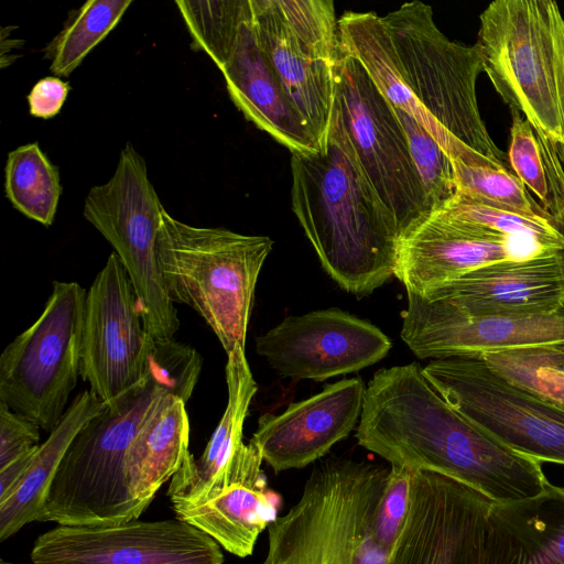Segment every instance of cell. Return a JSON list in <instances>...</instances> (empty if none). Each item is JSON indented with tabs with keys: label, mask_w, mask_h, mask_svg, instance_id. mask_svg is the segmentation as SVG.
I'll return each mask as SVG.
<instances>
[{
	"label": "cell",
	"mask_w": 564,
	"mask_h": 564,
	"mask_svg": "<svg viewBox=\"0 0 564 564\" xmlns=\"http://www.w3.org/2000/svg\"><path fill=\"white\" fill-rule=\"evenodd\" d=\"M4 192L12 206L25 217L44 226L53 224L62 194L59 172L37 142L8 153Z\"/></svg>",
	"instance_id": "28"
},
{
	"label": "cell",
	"mask_w": 564,
	"mask_h": 564,
	"mask_svg": "<svg viewBox=\"0 0 564 564\" xmlns=\"http://www.w3.org/2000/svg\"><path fill=\"white\" fill-rule=\"evenodd\" d=\"M556 228L564 235V210L563 213L553 220ZM561 253V260H562V269H563V275H564V249L560 251Z\"/></svg>",
	"instance_id": "40"
},
{
	"label": "cell",
	"mask_w": 564,
	"mask_h": 564,
	"mask_svg": "<svg viewBox=\"0 0 564 564\" xmlns=\"http://www.w3.org/2000/svg\"><path fill=\"white\" fill-rule=\"evenodd\" d=\"M421 295L470 315L553 314L564 308L561 253L545 252L523 260L494 262Z\"/></svg>",
	"instance_id": "20"
},
{
	"label": "cell",
	"mask_w": 564,
	"mask_h": 564,
	"mask_svg": "<svg viewBox=\"0 0 564 564\" xmlns=\"http://www.w3.org/2000/svg\"><path fill=\"white\" fill-rule=\"evenodd\" d=\"M39 446L0 468V502L4 501L25 475Z\"/></svg>",
	"instance_id": "38"
},
{
	"label": "cell",
	"mask_w": 564,
	"mask_h": 564,
	"mask_svg": "<svg viewBox=\"0 0 564 564\" xmlns=\"http://www.w3.org/2000/svg\"><path fill=\"white\" fill-rule=\"evenodd\" d=\"M549 365L564 372V346L549 347Z\"/></svg>",
	"instance_id": "39"
},
{
	"label": "cell",
	"mask_w": 564,
	"mask_h": 564,
	"mask_svg": "<svg viewBox=\"0 0 564 564\" xmlns=\"http://www.w3.org/2000/svg\"><path fill=\"white\" fill-rule=\"evenodd\" d=\"M220 70L230 99L246 119L291 153H307L319 148L260 48L251 12L230 59Z\"/></svg>",
	"instance_id": "22"
},
{
	"label": "cell",
	"mask_w": 564,
	"mask_h": 564,
	"mask_svg": "<svg viewBox=\"0 0 564 564\" xmlns=\"http://www.w3.org/2000/svg\"><path fill=\"white\" fill-rule=\"evenodd\" d=\"M164 210L144 159L129 142L121 150L110 180L89 189L83 210L122 262L137 294L144 328L156 339L173 338L180 328L158 261Z\"/></svg>",
	"instance_id": "8"
},
{
	"label": "cell",
	"mask_w": 564,
	"mask_h": 564,
	"mask_svg": "<svg viewBox=\"0 0 564 564\" xmlns=\"http://www.w3.org/2000/svg\"><path fill=\"white\" fill-rule=\"evenodd\" d=\"M185 402L163 394L134 436L124 463L131 496L145 508L177 473L189 454V421Z\"/></svg>",
	"instance_id": "25"
},
{
	"label": "cell",
	"mask_w": 564,
	"mask_h": 564,
	"mask_svg": "<svg viewBox=\"0 0 564 564\" xmlns=\"http://www.w3.org/2000/svg\"><path fill=\"white\" fill-rule=\"evenodd\" d=\"M392 107L404 129L411 156L424 185L433 214L456 194L452 160L416 119L405 111Z\"/></svg>",
	"instance_id": "34"
},
{
	"label": "cell",
	"mask_w": 564,
	"mask_h": 564,
	"mask_svg": "<svg viewBox=\"0 0 564 564\" xmlns=\"http://www.w3.org/2000/svg\"><path fill=\"white\" fill-rule=\"evenodd\" d=\"M356 438L391 465L447 476L494 503L525 500L550 485L542 462L467 420L415 362L373 375L366 387Z\"/></svg>",
	"instance_id": "1"
},
{
	"label": "cell",
	"mask_w": 564,
	"mask_h": 564,
	"mask_svg": "<svg viewBox=\"0 0 564 564\" xmlns=\"http://www.w3.org/2000/svg\"><path fill=\"white\" fill-rule=\"evenodd\" d=\"M334 104L357 161L402 241L430 218L432 208L392 105L364 66L341 48Z\"/></svg>",
	"instance_id": "10"
},
{
	"label": "cell",
	"mask_w": 564,
	"mask_h": 564,
	"mask_svg": "<svg viewBox=\"0 0 564 564\" xmlns=\"http://www.w3.org/2000/svg\"><path fill=\"white\" fill-rule=\"evenodd\" d=\"M106 404L90 390L78 393L61 422L39 445L32 462L12 494L0 502V541L25 524L37 521L58 466L77 433Z\"/></svg>",
	"instance_id": "26"
},
{
	"label": "cell",
	"mask_w": 564,
	"mask_h": 564,
	"mask_svg": "<svg viewBox=\"0 0 564 564\" xmlns=\"http://www.w3.org/2000/svg\"><path fill=\"white\" fill-rule=\"evenodd\" d=\"M221 546L176 518L113 525H61L35 540L33 564H223Z\"/></svg>",
	"instance_id": "14"
},
{
	"label": "cell",
	"mask_w": 564,
	"mask_h": 564,
	"mask_svg": "<svg viewBox=\"0 0 564 564\" xmlns=\"http://www.w3.org/2000/svg\"><path fill=\"white\" fill-rule=\"evenodd\" d=\"M399 70L426 119L427 132L452 161L509 169L478 108L476 83L484 72L477 44L451 41L433 20L432 8L411 1L382 17Z\"/></svg>",
	"instance_id": "4"
},
{
	"label": "cell",
	"mask_w": 564,
	"mask_h": 564,
	"mask_svg": "<svg viewBox=\"0 0 564 564\" xmlns=\"http://www.w3.org/2000/svg\"><path fill=\"white\" fill-rule=\"evenodd\" d=\"M388 474L351 458L318 464L297 502L268 527L260 564H387L372 523Z\"/></svg>",
	"instance_id": "5"
},
{
	"label": "cell",
	"mask_w": 564,
	"mask_h": 564,
	"mask_svg": "<svg viewBox=\"0 0 564 564\" xmlns=\"http://www.w3.org/2000/svg\"><path fill=\"white\" fill-rule=\"evenodd\" d=\"M249 448L202 497L172 503L178 519L198 528L227 552L247 557L260 533L276 518V496L268 488L262 456Z\"/></svg>",
	"instance_id": "21"
},
{
	"label": "cell",
	"mask_w": 564,
	"mask_h": 564,
	"mask_svg": "<svg viewBox=\"0 0 564 564\" xmlns=\"http://www.w3.org/2000/svg\"><path fill=\"white\" fill-rule=\"evenodd\" d=\"M227 356V406L202 456L194 459L189 453L172 477L167 490L172 503L188 502L203 496L249 447V443L242 441L243 423L258 387L245 348L237 345Z\"/></svg>",
	"instance_id": "24"
},
{
	"label": "cell",
	"mask_w": 564,
	"mask_h": 564,
	"mask_svg": "<svg viewBox=\"0 0 564 564\" xmlns=\"http://www.w3.org/2000/svg\"><path fill=\"white\" fill-rule=\"evenodd\" d=\"M492 503L447 476L413 471L408 516L387 564H482Z\"/></svg>",
	"instance_id": "15"
},
{
	"label": "cell",
	"mask_w": 564,
	"mask_h": 564,
	"mask_svg": "<svg viewBox=\"0 0 564 564\" xmlns=\"http://www.w3.org/2000/svg\"><path fill=\"white\" fill-rule=\"evenodd\" d=\"M291 172L293 212L327 274L357 296L394 275V221L362 172L335 104L325 143L292 153Z\"/></svg>",
	"instance_id": "3"
},
{
	"label": "cell",
	"mask_w": 564,
	"mask_h": 564,
	"mask_svg": "<svg viewBox=\"0 0 564 564\" xmlns=\"http://www.w3.org/2000/svg\"><path fill=\"white\" fill-rule=\"evenodd\" d=\"M482 564H564V488L550 484L535 497L492 503Z\"/></svg>",
	"instance_id": "23"
},
{
	"label": "cell",
	"mask_w": 564,
	"mask_h": 564,
	"mask_svg": "<svg viewBox=\"0 0 564 564\" xmlns=\"http://www.w3.org/2000/svg\"><path fill=\"white\" fill-rule=\"evenodd\" d=\"M512 112L507 160L517 177L552 219L564 210V165L555 145L521 113Z\"/></svg>",
	"instance_id": "27"
},
{
	"label": "cell",
	"mask_w": 564,
	"mask_h": 564,
	"mask_svg": "<svg viewBox=\"0 0 564 564\" xmlns=\"http://www.w3.org/2000/svg\"><path fill=\"white\" fill-rule=\"evenodd\" d=\"M40 429L0 401V468L39 446Z\"/></svg>",
	"instance_id": "36"
},
{
	"label": "cell",
	"mask_w": 564,
	"mask_h": 564,
	"mask_svg": "<svg viewBox=\"0 0 564 564\" xmlns=\"http://www.w3.org/2000/svg\"><path fill=\"white\" fill-rule=\"evenodd\" d=\"M131 0H88L68 13L62 30L44 48L50 70L68 77L118 24Z\"/></svg>",
	"instance_id": "29"
},
{
	"label": "cell",
	"mask_w": 564,
	"mask_h": 564,
	"mask_svg": "<svg viewBox=\"0 0 564 564\" xmlns=\"http://www.w3.org/2000/svg\"><path fill=\"white\" fill-rule=\"evenodd\" d=\"M462 415L511 448L564 465V406L519 389L480 358L437 359L422 368Z\"/></svg>",
	"instance_id": "12"
},
{
	"label": "cell",
	"mask_w": 564,
	"mask_h": 564,
	"mask_svg": "<svg viewBox=\"0 0 564 564\" xmlns=\"http://www.w3.org/2000/svg\"><path fill=\"white\" fill-rule=\"evenodd\" d=\"M547 251L532 240L431 215L400 241L394 276L419 294L471 270Z\"/></svg>",
	"instance_id": "19"
},
{
	"label": "cell",
	"mask_w": 564,
	"mask_h": 564,
	"mask_svg": "<svg viewBox=\"0 0 564 564\" xmlns=\"http://www.w3.org/2000/svg\"><path fill=\"white\" fill-rule=\"evenodd\" d=\"M476 44L496 91L564 163V18L557 3L496 0L480 14Z\"/></svg>",
	"instance_id": "7"
},
{
	"label": "cell",
	"mask_w": 564,
	"mask_h": 564,
	"mask_svg": "<svg viewBox=\"0 0 564 564\" xmlns=\"http://www.w3.org/2000/svg\"><path fill=\"white\" fill-rule=\"evenodd\" d=\"M452 164L456 194L491 207L550 218L511 170L468 166L459 161Z\"/></svg>",
	"instance_id": "32"
},
{
	"label": "cell",
	"mask_w": 564,
	"mask_h": 564,
	"mask_svg": "<svg viewBox=\"0 0 564 564\" xmlns=\"http://www.w3.org/2000/svg\"><path fill=\"white\" fill-rule=\"evenodd\" d=\"M413 471L402 466L391 465L376 507L372 523L373 539L382 550L389 553L408 516Z\"/></svg>",
	"instance_id": "35"
},
{
	"label": "cell",
	"mask_w": 564,
	"mask_h": 564,
	"mask_svg": "<svg viewBox=\"0 0 564 564\" xmlns=\"http://www.w3.org/2000/svg\"><path fill=\"white\" fill-rule=\"evenodd\" d=\"M194 51H203L221 69L230 59L250 15V0H176Z\"/></svg>",
	"instance_id": "30"
},
{
	"label": "cell",
	"mask_w": 564,
	"mask_h": 564,
	"mask_svg": "<svg viewBox=\"0 0 564 564\" xmlns=\"http://www.w3.org/2000/svg\"><path fill=\"white\" fill-rule=\"evenodd\" d=\"M549 347H530L480 357L512 386L564 406V372L549 365Z\"/></svg>",
	"instance_id": "33"
},
{
	"label": "cell",
	"mask_w": 564,
	"mask_h": 564,
	"mask_svg": "<svg viewBox=\"0 0 564 564\" xmlns=\"http://www.w3.org/2000/svg\"><path fill=\"white\" fill-rule=\"evenodd\" d=\"M70 86L56 76L41 78L26 96L30 113L33 117L51 119L62 109Z\"/></svg>",
	"instance_id": "37"
},
{
	"label": "cell",
	"mask_w": 564,
	"mask_h": 564,
	"mask_svg": "<svg viewBox=\"0 0 564 564\" xmlns=\"http://www.w3.org/2000/svg\"><path fill=\"white\" fill-rule=\"evenodd\" d=\"M365 391L359 377L328 384L278 415H261L250 441L275 473L303 468L358 426Z\"/></svg>",
	"instance_id": "18"
},
{
	"label": "cell",
	"mask_w": 564,
	"mask_h": 564,
	"mask_svg": "<svg viewBox=\"0 0 564 564\" xmlns=\"http://www.w3.org/2000/svg\"><path fill=\"white\" fill-rule=\"evenodd\" d=\"M401 338L421 359L480 358L489 352L564 346V308L547 315H470L406 290Z\"/></svg>",
	"instance_id": "17"
},
{
	"label": "cell",
	"mask_w": 564,
	"mask_h": 564,
	"mask_svg": "<svg viewBox=\"0 0 564 564\" xmlns=\"http://www.w3.org/2000/svg\"><path fill=\"white\" fill-rule=\"evenodd\" d=\"M260 48L318 145L326 141L340 55L332 0H250Z\"/></svg>",
	"instance_id": "11"
},
{
	"label": "cell",
	"mask_w": 564,
	"mask_h": 564,
	"mask_svg": "<svg viewBox=\"0 0 564 564\" xmlns=\"http://www.w3.org/2000/svg\"><path fill=\"white\" fill-rule=\"evenodd\" d=\"M0 564H12V563H10V562H6V561L1 560V561H0Z\"/></svg>",
	"instance_id": "41"
},
{
	"label": "cell",
	"mask_w": 564,
	"mask_h": 564,
	"mask_svg": "<svg viewBox=\"0 0 564 564\" xmlns=\"http://www.w3.org/2000/svg\"><path fill=\"white\" fill-rule=\"evenodd\" d=\"M86 293L76 282L55 281L39 318L0 356V401L47 432L82 377Z\"/></svg>",
	"instance_id": "9"
},
{
	"label": "cell",
	"mask_w": 564,
	"mask_h": 564,
	"mask_svg": "<svg viewBox=\"0 0 564 564\" xmlns=\"http://www.w3.org/2000/svg\"><path fill=\"white\" fill-rule=\"evenodd\" d=\"M153 339L127 270L112 252L86 293L82 379L111 403L145 379Z\"/></svg>",
	"instance_id": "13"
},
{
	"label": "cell",
	"mask_w": 564,
	"mask_h": 564,
	"mask_svg": "<svg viewBox=\"0 0 564 564\" xmlns=\"http://www.w3.org/2000/svg\"><path fill=\"white\" fill-rule=\"evenodd\" d=\"M389 337L339 308L285 317L256 338V351L281 377L324 381L359 371L386 357Z\"/></svg>",
	"instance_id": "16"
},
{
	"label": "cell",
	"mask_w": 564,
	"mask_h": 564,
	"mask_svg": "<svg viewBox=\"0 0 564 564\" xmlns=\"http://www.w3.org/2000/svg\"><path fill=\"white\" fill-rule=\"evenodd\" d=\"M203 359L174 338L154 339L147 377L94 416L68 446L37 521L61 525H113L147 509L129 492L128 449L156 401L166 393L189 400Z\"/></svg>",
	"instance_id": "2"
},
{
	"label": "cell",
	"mask_w": 564,
	"mask_h": 564,
	"mask_svg": "<svg viewBox=\"0 0 564 564\" xmlns=\"http://www.w3.org/2000/svg\"><path fill=\"white\" fill-rule=\"evenodd\" d=\"M432 215L488 231L529 239L547 251L564 249V235L552 219L491 207L459 194H455Z\"/></svg>",
	"instance_id": "31"
},
{
	"label": "cell",
	"mask_w": 564,
	"mask_h": 564,
	"mask_svg": "<svg viewBox=\"0 0 564 564\" xmlns=\"http://www.w3.org/2000/svg\"><path fill=\"white\" fill-rule=\"evenodd\" d=\"M272 247L267 236L195 227L162 214L156 250L167 295L202 316L227 355L246 346L256 284Z\"/></svg>",
	"instance_id": "6"
}]
</instances>
